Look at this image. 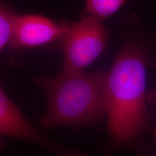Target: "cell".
I'll return each mask as SVG.
<instances>
[{
    "label": "cell",
    "instance_id": "cell-1",
    "mask_svg": "<svg viewBox=\"0 0 156 156\" xmlns=\"http://www.w3.org/2000/svg\"><path fill=\"white\" fill-rule=\"evenodd\" d=\"M147 62L143 48L129 41L123 46L106 72L105 118L110 135L117 143L132 142L147 125Z\"/></svg>",
    "mask_w": 156,
    "mask_h": 156
},
{
    "label": "cell",
    "instance_id": "cell-2",
    "mask_svg": "<svg viewBox=\"0 0 156 156\" xmlns=\"http://www.w3.org/2000/svg\"><path fill=\"white\" fill-rule=\"evenodd\" d=\"M34 81L46 91L48 105L41 119L46 129L62 126L89 125L106 116V72L58 73Z\"/></svg>",
    "mask_w": 156,
    "mask_h": 156
},
{
    "label": "cell",
    "instance_id": "cell-5",
    "mask_svg": "<svg viewBox=\"0 0 156 156\" xmlns=\"http://www.w3.org/2000/svg\"><path fill=\"white\" fill-rule=\"evenodd\" d=\"M68 23H58L39 15H16L13 23L10 45L15 48H28L61 40Z\"/></svg>",
    "mask_w": 156,
    "mask_h": 156
},
{
    "label": "cell",
    "instance_id": "cell-8",
    "mask_svg": "<svg viewBox=\"0 0 156 156\" xmlns=\"http://www.w3.org/2000/svg\"><path fill=\"white\" fill-rule=\"evenodd\" d=\"M147 98H148V103L151 102L152 106H153V108H155V112H156V91L155 93H152L151 95L148 94ZM155 137H156V129L155 130Z\"/></svg>",
    "mask_w": 156,
    "mask_h": 156
},
{
    "label": "cell",
    "instance_id": "cell-6",
    "mask_svg": "<svg viewBox=\"0 0 156 156\" xmlns=\"http://www.w3.org/2000/svg\"><path fill=\"white\" fill-rule=\"evenodd\" d=\"M127 0H86L85 13L103 21L112 16Z\"/></svg>",
    "mask_w": 156,
    "mask_h": 156
},
{
    "label": "cell",
    "instance_id": "cell-4",
    "mask_svg": "<svg viewBox=\"0 0 156 156\" xmlns=\"http://www.w3.org/2000/svg\"><path fill=\"white\" fill-rule=\"evenodd\" d=\"M1 136L26 140L57 156H83L80 151H71L59 145L33 125L0 85V153L3 148Z\"/></svg>",
    "mask_w": 156,
    "mask_h": 156
},
{
    "label": "cell",
    "instance_id": "cell-3",
    "mask_svg": "<svg viewBox=\"0 0 156 156\" xmlns=\"http://www.w3.org/2000/svg\"><path fill=\"white\" fill-rule=\"evenodd\" d=\"M108 33L102 21L90 16L77 23H68L60 40L64 55L62 73H81L106 49Z\"/></svg>",
    "mask_w": 156,
    "mask_h": 156
},
{
    "label": "cell",
    "instance_id": "cell-7",
    "mask_svg": "<svg viewBox=\"0 0 156 156\" xmlns=\"http://www.w3.org/2000/svg\"><path fill=\"white\" fill-rule=\"evenodd\" d=\"M15 16L14 12L0 2V52L10 43Z\"/></svg>",
    "mask_w": 156,
    "mask_h": 156
}]
</instances>
